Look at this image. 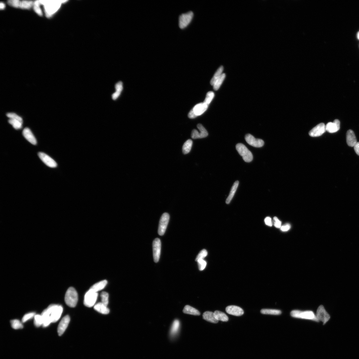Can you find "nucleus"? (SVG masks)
<instances>
[{"label":"nucleus","instance_id":"7","mask_svg":"<svg viewBox=\"0 0 359 359\" xmlns=\"http://www.w3.org/2000/svg\"><path fill=\"white\" fill-rule=\"evenodd\" d=\"M50 3L47 0H27L20 3V8L25 15L35 19L48 20Z\"/></svg>","mask_w":359,"mask_h":359},{"label":"nucleus","instance_id":"2","mask_svg":"<svg viewBox=\"0 0 359 359\" xmlns=\"http://www.w3.org/2000/svg\"><path fill=\"white\" fill-rule=\"evenodd\" d=\"M56 334L60 342L76 358L92 359L91 349L73 321L67 318L61 321Z\"/></svg>","mask_w":359,"mask_h":359},{"label":"nucleus","instance_id":"1","mask_svg":"<svg viewBox=\"0 0 359 359\" xmlns=\"http://www.w3.org/2000/svg\"><path fill=\"white\" fill-rule=\"evenodd\" d=\"M102 11L109 13L116 42L123 43L147 25L156 7L168 1H100Z\"/></svg>","mask_w":359,"mask_h":359},{"label":"nucleus","instance_id":"4","mask_svg":"<svg viewBox=\"0 0 359 359\" xmlns=\"http://www.w3.org/2000/svg\"><path fill=\"white\" fill-rule=\"evenodd\" d=\"M21 305L39 324H46L55 320L57 306L46 300L24 297Z\"/></svg>","mask_w":359,"mask_h":359},{"label":"nucleus","instance_id":"3","mask_svg":"<svg viewBox=\"0 0 359 359\" xmlns=\"http://www.w3.org/2000/svg\"><path fill=\"white\" fill-rule=\"evenodd\" d=\"M84 6L78 2H51L48 20L60 22H74L83 15Z\"/></svg>","mask_w":359,"mask_h":359},{"label":"nucleus","instance_id":"8","mask_svg":"<svg viewBox=\"0 0 359 359\" xmlns=\"http://www.w3.org/2000/svg\"><path fill=\"white\" fill-rule=\"evenodd\" d=\"M305 212H306V208H305V205L303 204H299L290 210L289 221L291 227L296 226L304 228L307 222Z\"/></svg>","mask_w":359,"mask_h":359},{"label":"nucleus","instance_id":"6","mask_svg":"<svg viewBox=\"0 0 359 359\" xmlns=\"http://www.w3.org/2000/svg\"><path fill=\"white\" fill-rule=\"evenodd\" d=\"M16 290L25 298L40 299L46 300L57 306L55 295L52 292L43 288L35 282H20L16 285Z\"/></svg>","mask_w":359,"mask_h":359},{"label":"nucleus","instance_id":"10","mask_svg":"<svg viewBox=\"0 0 359 359\" xmlns=\"http://www.w3.org/2000/svg\"><path fill=\"white\" fill-rule=\"evenodd\" d=\"M13 12L8 6H2L0 11V20L3 25L8 24L13 20Z\"/></svg>","mask_w":359,"mask_h":359},{"label":"nucleus","instance_id":"5","mask_svg":"<svg viewBox=\"0 0 359 359\" xmlns=\"http://www.w3.org/2000/svg\"><path fill=\"white\" fill-rule=\"evenodd\" d=\"M102 11L100 1L87 3L84 6L83 20L90 32L96 38L104 40L107 33L100 19Z\"/></svg>","mask_w":359,"mask_h":359},{"label":"nucleus","instance_id":"9","mask_svg":"<svg viewBox=\"0 0 359 359\" xmlns=\"http://www.w3.org/2000/svg\"><path fill=\"white\" fill-rule=\"evenodd\" d=\"M302 231L303 229L291 227L290 230L281 238V246L285 250L290 249L294 245L296 240L298 239L300 234H302Z\"/></svg>","mask_w":359,"mask_h":359}]
</instances>
